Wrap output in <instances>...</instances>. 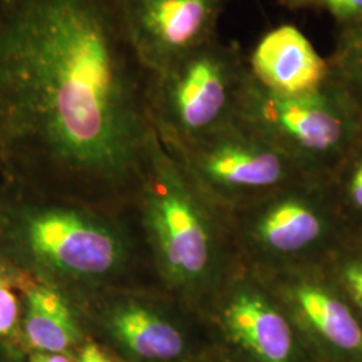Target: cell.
<instances>
[{
	"label": "cell",
	"instance_id": "obj_18",
	"mask_svg": "<svg viewBox=\"0 0 362 362\" xmlns=\"http://www.w3.org/2000/svg\"><path fill=\"white\" fill-rule=\"evenodd\" d=\"M79 362H113L95 344H88L81 354Z\"/></svg>",
	"mask_w": 362,
	"mask_h": 362
},
{
	"label": "cell",
	"instance_id": "obj_3",
	"mask_svg": "<svg viewBox=\"0 0 362 362\" xmlns=\"http://www.w3.org/2000/svg\"><path fill=\"white\" fill-rule=\"evenodd\" d=\"M224 1L119 0V7L140 59L157 74L215 39Z\"/></svg>",
	"mask_w": 362,
	"mask_h": 362
},
{
	"label": "cell",
	"instance_id": "obj_6",
	"mask_svg": "<svg viewBox=\"0 0 362 362\" xmlns=\"http://www.w3.org/2000/svg\"><path fill=\"white\" fill-rule=\"evenodd\" d=\"M251 74L269 90L302 95L329 79V64L297 27L281 26L266 34L252 52Z\"/></svg>",
	"mask_w": 362,
	"mask_h": 362
},
{
	"label": "cell",
	"instance_id": "obj_16",
	"mask_svg": "<svg viewBox=\"0 0 362 362\" xmlns=\"http://www.w3.org/2000/svg\"><path fill=\"white\" fill-rule=\"evenodd\" d=\"M327 10L341 21L354 22L362 18V0H322Z\"/></svg>",
	"mask_w": 362,
	"mask_h": 362
},
{
	"label": "cell",
	"instance_id": "obj_2",
	"mask_svg": "<svg viewBox=\"0 0 362 362\" xmlns=\"http://www.w3.org/2000/svg\"><path fill=\"white\" fill-rule=\"evenodd\" d=\"M247 71L236 50L212 39L153 74L152 113L184 136L200 134L230 109Z\"/></svg>",
	"mask_w": 362,
	"mask_h": 362
},
{
	"label": "cell",
	"instance_id": "obj_7",
	"mask_svg": "<svg viewBox=\"0 0 362 362\" xmlns=\"http://www.w3.org/2000/svg\"><path fill=\"white\" fill-rule=\"evenodd\" d=\"M153 224L163 258L176 278H192L207 266L208 236L194 208L176 194L153 204Z\"/></svg>",
	"mask_w": 362,
	"mask_h": 362
},
{
	"label": "cell",
	"instance_id": "obj_1",
	"mask_svg": "<svg viewBox=\"0 0 362 362\" xmlns=\"http://www.w3.org/2000/svg\"><path fill=\"white\" fill-rule=\"evenodd\" d=\"M119 0H8L0 10V129L83 176L121 177L153 153L151 90Z\"/></svg>",
	"mask_w": 362,
	"mask_h": 362
},
{
	"label": "cell",
	"instance_id": "obj_22",
	"mask_svg": "<svg viewBox=\"0 0 362 362\" xmlns=\"http://www.w3.org/2000/svg\"><path fill=\"white\" fill-rule=\"evenodd\" d=\"M7 3H8V0H0V10H1Z\"/></svg>",
	"mask_w": 362,
	"mask_h": 362
},
{
	"label": "cell",
	"instance_id": "obj_15",
	"mask_svg": "<svg viewBox=\"0 0 362 362\" xmlns=\"http://www.w3.org/2000/svg\"><path fill=\"white\" fill-rule=\"evenodd\" d=\"M18 299L13 291L0 286V336H4L13 330L18 320Z\"/></svg>",
	"mask_w": 362,
	"mask_h": 362
},
{
	"label": "cell",
	"instance_id": "obj_9",
	"mask_svg": "<svg viewBox=\"0 0 362 362\" xmlns=\"http://www.w3.org/2000/svg\"><path fill=\"white\" fill-rule=\"evenodd\" d=\"M202 167L215 180L243 187H266L282 177V160L267 148L227 140L204 152Z\"/></svg>",
	"mask_w": 362,
	"mask_h": 362
},
{
	"label": "cell",
	"instance_id": "obj_12",
	"mask_svg": "<svg viewBox=\"0 0 362 362\" xmlns=\"http://www.w3.org/2000/svg\"><path fill=\"white\" fill-rule=\"evenodd\" d=\"M299 306L313 327L334 346L362 351V330L349 309L320 288L306 286L297 293Z\"/></svg>",
	"mask_w": 362,
	"mask_h": 362
},
{
	"label": "cell",
	"instance_id": "obj_5",
	"mask_svg": "<svg viewBox=\"0 0 362 362\" xmlns=\"http://www.w3.org/2000/svg\"><path fill=\"white\" fill-rule=\"evenodd\" d=\"M30 242L43 258L74 274H104L117 263L112 233L70 212H49L30 226Z\"/></svg>",
	"mask_w": 362,
	"mask_h": 362
},
{
	"label": "cell",
	"instance_id": "obj_17",
	"mask_svg": "<svg viewBox=\"0 0 362 362\" xmlns=\"http://www.w3.org/2000/svg\"><path fill=\"white\" fill-rule=\"evenodd\" d=\"M344 276L353 297L362 298V264H350Z\"/></svg>",
	"mask_w": 362,
	"mask_h": 362
},
{
	"label": "cell",
	"instance_id": "obj_11",
	"mask_svg": "<svg viewBox=\"0 0 362 362\" xmlns=\"http://www.w3.org/2000/svg\"><path fill=\"white\" fill-rule=\"evenodd\" d=\"M113 330L132 353L148 360L176 358L184 346L180 333L173 326L139 306L117 311Z\"/></svg>",
	"mask_w": 362,
	"mask_h": 362
},
{
	"label": "cell",
	"instance_id": "obj_10",
	"mask_svg": "<svg viewBox=\"0 0 362 362\" xmlns=\"http://www.w3.org/2000/svg\"><path fill=\"white\" fill-rule=\"evenodd\" d=\"M26 336L43 353H62L78 339V329L65 300L47 287H35L27 297Z\"/></svg>",
	"mask_w": 362,
	"mask_h": 362
},
{
	"label": "cell",
	"instance_id": "obj_8",
	"mask_svg": "<svg viewBox=\"0 0 362 362\" xmlns=\"http://www.w3.org/2000/svg\"><path fill=\"white\" fill-rule=\"evenodd\" d=\"M228 333L263 362H290L293 337L285 318L266 302L240 294L224 313Z\"/></svg>",
	"mask_w": 362,
	"mask_h": 362
},
{
	"label": "cell",
	"instance_id": "obj_20",
	"mask_svg": "<svg viewBox=\"0 0 362 362\" xmlns=\"http://www.w3.org/2000/svg\"><path fill=\"white\" fill-rule=\"evenodd\" d=\"M31 362H70L62 353H42L35 356Z\"/></svg>",
	"mask_w": 362,
	"mask_h": 362
},
{
	"label": "cell",
	"instance_id": "obj_4",
	"mask_svg": "<svg viewBox=\"0 0 362 362\" xmlns=\"http://www.w3.org/2000/svg\"><path fill=\"white\" fill-rule=\"evenodd\" d=\"M239 97L254 106L264 122L308 151H329L344 136L342 119L326 104L322 88L302 95H282L264 88L248 67Z\"/></svg>",
	"mask_w": 362,
	"mask_h": 362
},
{
	"label": "cell",
	"instance_id": "obj_21",
	"mask_svg": "<svg viewBox=\"0 0 362 362\" xmlns=\"http://www.w3.org/2000/svg\"><path fill=\"white\" fill-rule=\"evenodd\" d=\"M288 1H291V3H294V4H303V3H308V1H310V0H288Z\"/></svg>",
	"mask_w": 362,
	"mask_h": 362
},
{
	"label": "cell",
	"instance_id": "obj_13",
	"mask_svg": "<svg viewBox=\"0 0 362 362\" xmlns=\"http://www.w3.org/2000/svg\"><path fill=\"white\" fill-rule=\"evenodd\" d=\"M259 231L275 250L291 252L315 240L321 233V223L310 209L297 203H285L267 215Z\"/></svg>",
	"mask_w": 362,
	"mask_h": 362
},
{
	"label": "cell",
	"instance_id": "obj_19",
	"mask_svg": "<svg viewBox=\"0 0 362 362\" xmlns=\"http://www.w3.org/2000/svg\"><path fill=\"white\" fill-rule=\"evenodd\" d=\"M351 196L354 202L362 208V163L351 179Z\"/></svg>",
	"mask_w": 362,
	"mask_h": 362
},
{
	"label": "cell",
	"instance_id": "obj_14",
	"mask_svg": "<svg viewBox=\"0 0 362 362\" xmlns=\"http://www.w3.org/2000/svg\"><path fill=\"white\" fill-rule=\"evenodd\" d=\"M329 77L362 90V18L351 22L344 33L333 62L329 64Z\"/></svg>",
	"mask_w": 362,
	"mask_h": 362
}]
</instances>
